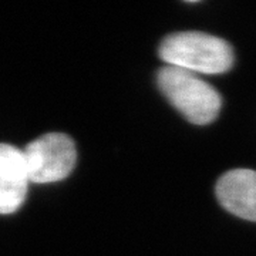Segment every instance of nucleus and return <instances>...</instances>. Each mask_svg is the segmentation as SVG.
<instances>
[{"instance_id": "obj_1", "label": "nucleus", "mask_w": 256, "mask_h": 256, "mask_svg": "<svg viewBox=\"0 0 256 256\" xmlns=\"http://www.w3.org/2000/svg\"><path fill=\"white\" fill-rule=\"evenodd\" d=\"M158 54L165 66L195 74H222L234 64V50L224 38L201 32H181L165 37Z\"/></svg>"}, {"instance_id": "obj_2", "label": "nucleus", "mask_w": 256, "mask_h": 256, "mask_svg": "<svg viewBox=\"0 0 256 256\" xmlns=\"http://www.w3.org/2000/svg\"><path fill=\"white\" fill-rule=\"evenodd\" d=\"M156 82L166 100L192 124L205 126L218 117L220 92L198 74L165 66L156 74Z\"/></svg>"}, {"instance_id": "obj_3", "label": "nucleus", "mask_w": 256, "mask_h": 256, "mask_svg": "<svg viewBox=\"0 0 256 256\" xmlns=\"http://www.w3.org/2000/svg\"><path fill=\"white\" fill-rule=\"evenodd\" d=\"M30 182L62 181L73 171L77 151L73 140L60 132L44 134L23 148Z\"/></svg>"}, {"instance_id": "obj_4", "label": "nucleus", "mask_w": 256, "mask_h": 256, "mask_svg": "<svg viewBox=\"0 0 256 256\" xmlns=\"http://www.w3.org/2000/svg\"><path fill=\"white\" fill-rule=\"evenodd\" d=\"M28 184L23 150L0 144V215L13 214L23 205Z\"/></svg>"}, {"instance_id": "obj_5", "label": "nucleus", "mask_w": 256, "mask_h": 256, "mask_svg": "<svg viewBox=\"0 0 256 256\" xmlns=\"http://www.w3.org/2000/svg\"><path fill=\"white\" fill-rule=\"evenodd\" d=\"M215 192L220 204L228 212L256 222V171L230 170L220 176Z\"/></svg>"}]
</instances>
